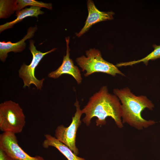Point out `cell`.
<instances>
[{
	"instance_id": "1",
	"label": "cell",
	"mask_w": 160,
	"mask_h": 160,
	"mask_svg": "<svg viewBox=\"0 0 160 160\" xmlns=\"http://www.w3.org/2000/svg\"><path fill=\"white\" fill-rule=\"evenodd\" d=\"M81 111L85 115L83 121L87 126L89 125L94 117L97 118L96 123L98 126L105 125L106 118L110 117L119 128L123 127L122 106L120 100L115 95L109 92L106 86L102 87L89 98Z\"/></svg>"
},
{
	"instance_id": "2",
	"label": "cell",
	"mask_w": 160,
	"mask_h": 160,
	"mask_svg": "<svg viewBox=\"0 0 160 160\" xmlns=\"http://www.w3.org/2000/svg\"><path fill=\"white\" fill-rule=\"evenodd\" d=\"M113 92L121 103L122 122L126 123L139 130L146 128L155 124L153 120H147L141 115L145 108L152 110L154 107L153 103L147 96H137L134 94L128 87L115 89Z\"/></svg>"
},
{
	"instance_id": "3",
	"label": "cell",
	"mask_w": 160,
	"mask_h": 160,
	"mask_svg": "<svg viewBox=\"0 0 160 160\" xmlns=\"http://www.w3.org/2000/svg\"><path fill=\"white\" fill-rule=\"evenodd\" d=\"M86 57L81 56L76 59L82 70L86 71L84 74L85 77L96 72L104 73L113 76L117 74L125 76L116 65L105 60L98 49H90L86 51Z\"/></svg>"
},
{
	"instance_id": "4",
	"label": "cell",
	"mask_w": 160,
	"mask_h": 160,
	"mask_svg": "<svg viewBox=\"0 0 160 160\" xmlns=\"http://www.w3.org/2000/svg\"><path fill=\"white\" fill-rule=\"evenodd\" d=\"M25 124V116L18 103L11 100L0 104V129L3 132L21 133Z\"/></svg>"
},
{
	"instance_id": "5",
	"label": "cell",
	"mask_w": 160,
	"mask_h": 160,
	"mask_svg": "<svg viewBox=\"0 0 160 160\" xmlns=\"http://www.w3.org/2000/svg\"><path fill=\"white\" fill-rule=\"evenodd\" d=\"M34 41L31 40L29 41V49L32 55V59L29 65L23 63L19 71V76L23 80V87H29L31 84L34 85L37 89L41 90L43 87L44 79L39 80L35 76V70L40 62L46 55L56 49L54 48L45 52L38 50L34 44Z\"/></svg>"
},
{
	"instance_id": "6",
	"label": "cell",
	"mask_w": 160,
	"mask_h": 160,
	"mask_svg": "<svg viewBox=\"0 0 160 160\" xmlns=\"http://www.w3.org/2000/svg\"><path fill=\"white\" fill-rule=\"evenodd\" d=\"M74 105L76 111L71 124L67 127L62 125L58 126L55 130V137L77 155L79 152L76 145V134L81 123L80 119L83 113L77 99Z\"/></svg>"
},
{
	"instance_id": "7",
	"label": "cell",
	"mask_w": 160,
	"mask_h": 160,
	"mask_svg": "<svg viewBox=\"0 0 160 160\" xmlns=\"http://www.w3.org/2000/svg\"><path fill=\"white\" fill-rule=\"evenodd\" d=\"M0 149L10 157L18 160H45L40 156H31L19 145L15 134L3 132L0 135Z\"/></svg>"
},
{
	"instance_id": "8",
	"label": "cell",
	"mask_w": 160,
	"mask_h": 160,
	"mask_svg": "<svg viewBox=\"0 0 160 160\" xmlns=\"http://www.w3.org/2000/svg\"><path fill=\"white\" fill-rule=\"evenodd\" d=\"M69 39V37L65 38L66 54L63 57L61 65L56 70L49 73L48 76L50 78L57 79L63 74H68L74 78L78 84H80L82 81L80 71L76 66L74 65L73 60L70 57Z\"/></svg>"
},
{
	"instance_id": "9",
	"label": "cell",
	"mask_w": 160,
	"mask_h": 160,
	"mask_svg": "<svg viewBox=\"0 0 160 160\" xmlns=\"http://www.w3.org/2000/svg\"><path fill=\"white\" fill-rule=\"evenodd\" d=\"M88 15L84 26L81 30L76 34L80 37L87 31L93 25L99 22L113 19L114 13L112 11L102 12L99 10L96 7L94 2L88 0L87 2Z\"/></svg>"
},
{
	"instance_id": "10",
	"label": "cell",
	"mask_w": 160,
	"mask_h": 160,
	"mask_svg": "<svg viewBox=\"0 0 160 160\" xmlns=\"http://www.w3.org/2000/svg\"><path fill=\"white\" fill-rule=\"evenodd\" d=\"M37 30V27H31L28 29L27 33L24 37L20 41L16 43L11 41L0 42V59L2 62H4L8 56V53L10 52H20L26 47L25 41L33 37Z\"/></svg>"
},
{
	"instance_id": "11",
	"label": "cell",
	"mask_w": 160,
	"mask_h": 160,
	"mask_svg": "<svg viewBox=\"0 0 160 160\" xmlns=\"http://www.w3.org/2000/svg\"><path fill=\"white\" fill-rule=\"evenodd\" d=\"M45 139L43 147L45 148L50 146L54 147L61 153L68 160H85L83 158L78 157L68 146L51 135L46 134L44 135Z\"/></svg>"
},
{
	"instance_id": "12",
	"label": "cell",
	"mask_w": 160,
	"mask_h": 160,
	"mask_svg": "<svg viewBox=\"0 0 160 160\" xmlns=\"http://www.w3.org/2000/svg\"><path fill=\"white\" fill-rule=\"evenodd\" d=\"M41 8L39 7H31L30 8H25L16 12V16L17 17L15 19L0 25V32L12 28L15 24L27 17H35L38 18L39 15H42L44 13L41 10Z\"/></svg>"
},
{
	"instance_id": "13",
	"label": "cell",
	"mask_w": 160,
	"mask_h": 160,
	"mask_svg": "<svg viewBox=\"0 0 160 160\" xmlns=\"http://www.w3.org/2000/svg\"><path fill=\"white\" fill-rule=\"evenodd\" d=\"M153 47L154 48V50L145 57L137 60L120 63L117 64L116 66L119 67L122 66H131L141 62H143L144 64L147 65L149 61L160 58V45L154 44Z\"/></svg>"
},
{
	"instance_id": "14",
	"label": "cell",
	"mask_w": 160,
	"mask_h": 160,
	"mask_svg": "<svg viewBox=\"0 0 160 160\" xmlns=\"http://www.w3.org/2000/svg\"><path fill=\"white\" fill-rule=\"evenodd\" d=\"M17 0H1L0 1V18H6L16 11Z\"/></svg>"
},
{
	"instance_id": "15",
	"label": "cell",
	"mask_w": 160,
	"mask_h": 160,
	"mask_svg": "<svg viewBox=\"0 0 160 160\" xmlns=\"http://www.w3.org/2000/svg\"><path fill=\"white\" fill-rule=\"evenodd\" d=\"M16 12H18L27 6L44 7L49 10L52 9L51 3H47L35 0H17Z\"/></svg>"
},
{
	"instance_id": "16",
	"label": "cell",
	"mask_w": 160,
	"mask_h": 160,
	"mask_svg": "<svg viewBox=\"0 0 160 160\" xmlns=\"http://www.w3.org/2000/svg\"><path fill=\"white\" fill-rule=\"evenodd\" d=\"M0 160H18L12 158L0 149Z\"/></svg>"
}]
</instances>
